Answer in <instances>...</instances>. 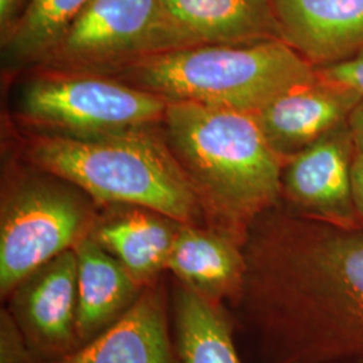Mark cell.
<instances>
[{
	"instance_id": "7a4b0ae2",
	"label": "cell",
	"mask_w": 363,
	"mask_h": 363,
	"mask_svg": "<svg viewBox=\"0 0 363 363\" xmlns=\"http://www.w3.org/2000/svg\"><path fill=\"white\" fill-rule=\"evenodd\" d=\"M164 121L199 203L220 222V232L238 240L244 226L272 208L281 194V157L253 113L172 101Z\"/></svg>"
},
{
	"instance_id": "52a82bcc",
	"label": "cell",
	"mask_w": 363,
	"mask_h": 363,
	"mask_svg": "<svg viewBox=\"0 0 363 363\" xmlns=\"http://www.w3.org/2000/svg\"><path fill=\"white\" fill-rule=\"evenodd\" d=\"M169 101L111 78L57 73L30 82L22 113L39 125L66 135L142 130L164 118Z\"/></svg>"
},
{
	"instance_id": "6da1fadb",
	"label": "cell",
	"mask_w": 363,
	"mask_h": 363,
	"mask_svg": "<svg viewBox=\"0 0 363 363\" xmlns=\"http://www.w3.org/2000/svg\"><path fill=\"white\" fill-rule=\"evenodd\" d=\"M234 300L264 363H363V228L271 220Z\"/></svg>"
},
{
	"instance_id": "5bb4252c",
	"label": "cell",
	"mask_w": 363,
	"mask_h": 363,
	"mask_svg": "<svg viewBox=\"0 0 363 363\" xmlns=\"http://www.w3.org/2000/svg\"><path fill=\"white\" fill-rule=\"evenodd\" d=\"M77 255V335L86 343L113 325L143 291L130 272L91 235L74 247Z\"/></svg>"
},
{
	"instance_id": "ba28073f",
	"label": "cell",
	"mask_w": 363,
	"mask_h": 363,
	"mask_svg": "<svg viewBox=\"0 0 363 363\" xmlns=\"http://www.w3.org/2000/svg\"><path fill=\"white\" fill-rule=\"evenodd\" d=\"M11 316L27 346L58 359L77 346V255L74 249L39 267L13 288Z\"/></svg>"
},
{
	"instance_id": "9a60e30c",
	"label": "cell",
	"mask_w": 363,
	"mask_h": 363,
	"mask_svg": "<svg viewBox=\"0 0 363 363\" xmlns=\"http://www.w3.org/2000/svg\"><path fill=\"white\" fill-rule=\"evenodd\" d=\"M181 225L154 210L130 206L93 225L89 235L145 286L167 267Z\"/></svg>"
},
{
	"instance_id": "277c9868",
	"label": "cell",
	"mask_w": 363,
	"mask_h": 363,
	"mask_svg": "<svg viewBox=\"0 0 363 363\" xmlns=\"http://www.w3.org/2000/svg\"><path fill=\"white\" fill-rule=\"evenodd\" d=\"M121 77L166 101L256 113L288 91L318 81L311 62L283 39L194 45L123 66Z\"/></svg>"
},
{
	"instance_id": "30bf717a",
	"label": "cell",
	"mask_w": 363,
	"mask_h": 363,
	"mask_svg": "<svg viewBox=\"0 0 363 363\" xmlns=\"http://www.w3.org/2000/svg\"><path fill=\"white\" fill-rule=\"evenodd\" d=\"M362 99L355 91L318 78L311 85L274 99L253 115L273 151L280 157H294L347 123Z\"/></svg>"
},
{
	"instance_id": "7c38bea8",
	"label": "cell",
	"mask_w": 363,
	"mask_h": 363,
	"mask_svg": "<svg viewBox=\"0 0 363 363\" xmlns=\"http://www.w3.org/2000/svg\"><path fill=\"white\" fill-rule=\"evenodd\" d=\"M52 363H174L162 292L144 288L113 325Z\"/></svg>"
},
{
	"instance_id": "44dd1931",
	"label": "cell",
	"mask_w": 363,
	"mask_h": 363,
	"mask_svg": "<svg viewBox=\"0 0 363 363\" xmlns=\"http://www.w3.org/2000/svg\"><path fill=\"white\" fill-rule=\"evenodd\" d=\"M28 0H0V34L7 38L25 11Z\"/></svg>"
},
{
	"instance_id": "9c48e42d",
	"label": "cell",
	"mask_w": 363,
	"mask_h": 363,
	"mask_svg": "<svg viewBox=\"0 0 363 363\" xmlns=\"http://www.w3.org/2000/svg\"><path fill=\"white\" fill-rule=\"evenodd\" d=\"M354 142L347 123L294 156L283 172V191L307 218L342 229L362 228L351 189Z\"/></svg>"
},
{
	"instance_id": "8fae6325",
	"label": "cell",
	"mask_w": 363,
	"mask_h": 363,
	"mask_svg": "<svg viewBox=\"0 0 363 363\" xmlns=\"http://www.w3.org/2000/svg\"><path fill=\"white\" fill-rule=\"evenodd\" d=\"M281 39L310 62H340L363 50V0H272Z\"/></svg>"
},
{
	"instance_id": "603a6c76",
	"label": "cell",
	"mask_w": 363,
	"mask_h": 363,
	"mask_svg": "<svg viewBox=\"0 0 363 363\" xmlns=\"http://www.w3.org/2000/svg\"><path fill=\"white\" fill-rule=\"evenodd\" d=\"M347 125L350 128L351 136L357 152L363 154V99L352 109L347 118Z\"/></svg>"
},
{
	"instance_id": "e0dca14e",
	"label": "cell",
	"mask_w": 363,
	"mask_h": 363,
	"mask_svg": "<svg viewBox=\"0 0 363 363\" xmlns=\"http://www.w3.org/2000/svg\"><path fill=\"white\" fill-rule=\"evenodd\" d=\"M181 363H242L220 303L182 286L175 295Z\"/></svg>"
},
{
	"instance_id": "2e32d148",
	"label": "cell",
	"mask_w": 363,
	"mask_h": 363,
	"mask_svg": "<svg viewBox=\"0 0 363 363\" xmlns=\"http://www.w3.org/2000/svg\"><path fill=\"white\" fill-rule=\"evenodd\" d=\"M171 18L199 45L281 39L272 0H162Z\"/></svg>"
},
{
	"instance_id": "4fadbf2b",
	"label": "cell",
	"mask_w": 363,
	"mask_h": 363,
	"mask_svg": "<svg viewBox=\"0 0 363 363\" xmlns=\"http://www.w3.org/2000/svg\"><path fill=\"white\" fill-rule=\"evenodd\" d=\"M241 242L230 234L182 223L169 252L167 267L182 284L220 303L235 300L245 276Z\"/></svg>"
},
{
	"instance_id": "d6986e66",
	"label": "cell",
	"mask_w": 363,
	"mask_h": 363,
	"mask_svg": "<svg viewBox=\"0 0 363 363\" xmlns=\"http://www.w3.org/2000/svg\"><path fill=\"white\" fill-rule=\"evenodd\" d=\"M316 74L325 82L350 89L363 97V50L340 62L322 66Z\"/></svg>"
},
{
	"instance_id": "7402d4cb",
	"label": "cell",
	"mask_w": 363,
	"mask_h": 363,
	"mask_svg": "<svg viewBox=\"0 0 363 363\" xmlns=\"http://www.w3.org/2000/svg\"><path fill=\"white\" fill-rule=\"evenodd\" d=\"M351 189L358 216L363 222V154L357 152L351 166Z\"/></svg>"
},
{
	"instance_id": "8992f818",
	"label": "cell",
	"mask_w": 363,
	"mask_h": 363,
	"mask_svg": "<svg viewBox=\"0 0 363 363\" xmlns=\"http://www.w3.org/2000/svg\"><path fill=\"white\" fill-rule=\"evenodd\" d=\"M91 229L89 205L70 187L37 179L18 186L1 205V296L43 264L74 249Z\"/></svg>"
},
{
	"instance_id": "3957f363",
	"label": "cell",
	"mask_w": 363,
	"mask_h": 363,
	"mask_svg": "<svg viewBox=\"0 0 363 363\" xmlns=\"http://www.w3.org/2000/svg\"><path fill=\"white\" fill-rule=\"evenodd\" d=\"M28 155L100 202L150 208L186 225L199 213L198 195L179 160L145 128L39 136Z\"/></svg>"
},
{
	"instance_id": "5b68a950",
	"label": "cell",
	"mask_w": 363,
	"mask_h": 363,
	"mask_svg": "<svg viewBox=\"0 0 363 363\" xmlns=\"http://www.w3.org/2000/svg\"><path fill=\"white\" fill-rule=\"evenodd\" d=\"M194 45L162 0H91L42 62L57 73L97 74Z\"/></svg>"
},
{
	"instance_id": "ffe728a7",
	"label": "cell",
	"mask_w": 363,
	"mask_h": 363,
	"mask_svg": "<svg viewBox=\"0 0 363 363\" xmlns=\"http://www.w3.org/2000/svg\"><path fill=\"white\" fill-rule=\"evenodd\" d=\"M0 363H33L31 352L10 312H1Z\"/></svg>"
},
{
	"instance_id": "ac0fdd59",
	"label": "cell",
	"mask_w": 363,
	"mask_h": 363,
	"mask_svg": "<svg viewBox=\"0 0 363 363\" xmlns=\"http://www.w3.org/2000/svg\"><path fill=\"white\" fill-rule=\"evenodd\" d=\"M91 0H28L25 11L3 42L11 64L42 62L67 27Z\"/></svg>"
}]
</instances>
